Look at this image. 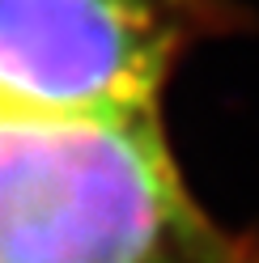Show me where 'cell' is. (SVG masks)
<instances>
[{
  "instance_id": "cell-1",
  "label": "cell",
  "mask_w": 259,
  "mask_h": 263,
  "mask_svg": "<svg viewBox=\"0 0 259 263\" xmlns=\"http://www.w3.org/2000/svg\"><path fill=\"white\" fill-rule=\"evenodd\" d=\"M0 263H259L187 191L157 110H0Z\"/></svg>"
},
{
  "instance_id": "cell-2",
  "label": "cell",
  "mask_w": 259,
  "mask_h": 263,
  "mask_svg": "<svg viewBox=\"0 0 259 263\" xmlns=\"http://www.w3.org/2000/svg\"><path fill=\"white\" fill-rule=\"evenodd\" d=\"M208 0H0V110H157Z\"/></svg>"
}]
</instances>
